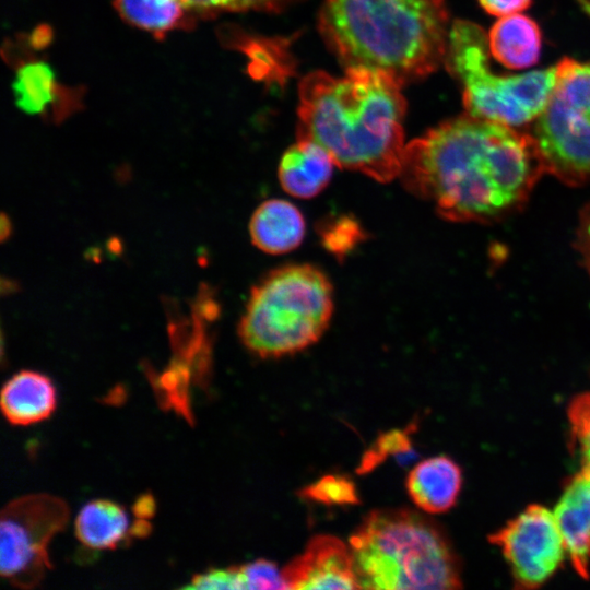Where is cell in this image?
<instances>
[{"label": "cell", "instance_id": "cell-29", "mask_svg": "<svg viewBox=\"0 0 590 590\" xmlns=\"http://www.w3.org/2000/svg\"><path fill=\"white\" fill-rule=\"evenodd\" d=\"M578 1L585 8L587 13H589V15H590V1H588V0H578Z\"/></svg>", "mask_w": 590, "mask_h": 590}, {"label": "cell", "instance_id": "cell-11", "mask_svg": "<svg viewBox=\"0 0 590 590\" xmlns=\"http://www.w3.org/2000/svg\"><path fill=\"white\" fill-rule=\"evenodd\" d=\"M554 517L569 560L578 575L590 574V469L583 468L564 486Z\"/></svg>", "mask_w": 590, "mask_h": 590}, {"label": "cell", "instance_id": "cell-25", "mask_svg": "<svg viewBox=\"0 0 590 590\" xmlns=\"http://www.w3.org/2000/svg\"><path fill=\"white\" fill-rule=\"evenodd\" d=\"M185 589H243L240 566H229L224 568H209L208 570L194 575L190 583Z\"/></svg>", "mask_w": 590, "mask_h": 590}, {"label": "cell", "instance_id": "cell-6", "mask_svg": "<svg viewBox=\"0 0 590 590\" xmlns=\"http://www.w3.org/2000/svg\"><path fill=\"white\" fill-rule=\"evenodd\" d=\"M488 39L477 24L458 20L448 36L447 64L462 85L467 114L506 126L538 118L556 80V67L518 75H499L488 66Z\"/></svg>", "mask_w": 590, "mask_h": 590}, {"label": "cell", "instance_id": "cell-26", "mask_svg": "<svg viewBox=\"0 0 590 590\" xmlns=\"http://www.w3.org/2000/svg\"><path fill=\"white\" fill-rule=\"evenodd\" d=\"M359 232V226L356 222L349 217H342L334 221L324 229L322 239L329 250L341 256L357 243Z\"/></svg>", "mask_w": 590, "mask_h": 590}, {"label": "cell", "instance_id": "cell-19", "mask_svg": "<svg viewBox=\"0 0 590 590\" xmlns=\"http://www.w3.org/2000/svg\"><path fill=\"white\" fill-rule=\"evenodd\" d=\"M16 107L28 115H40L60 99L54 69L43 60L26 61L19 66L12 82Z\"/></svg>", "mask_w": 590, "mask_h": 590}, {"label": "cell", "instance_id": "cell-10", "mask_svg": "<svg viewBox=\"0 0 590 590\" xmlns=\"http://www.w3.org/2000/svg\"><path fill=\"white\" fill-rule=\"evenodd\" d=\"M287 589H357L350 545L337 536L319 534L283 569Z\"/></svg>", "mask_w": 590, "mask_h": 590}, {"label": "cell", "instance_id": "cell-9", "mask_svg": "<svg viewBox=\"0 0 590 590\" xmlns=\"http://www.w3.org/2000/svg\"><path fill=\"white\" fill-rule=\"evenodd\" d=\"M509 565L515 586L533 589L546 582L567 554L554 512L530 505L489 535Z\"/></svg>", "mask_w": 590, "mask_h": 590}, {"label": "cell", "instance_id": "cell-13", "mask_svg": "<svg viewBox=\"0 0 590 590\" xmlns=\"http://www.w3.org/2000/svg\"><path fill=\"white\" fill-rule=\"evenodd\" d=\"M334 166V160L324 148L315 141L298 139L280 160L279 181L287 194L310 199L328 186Z\"/></svg>", "mask_w": 590, "mask_h": 590}, {"label": "cell", "instance_id": "cell-22", "mask_svg": "<svg viewBox=\"0 0 590 590\" xmlns=\"http://www.w3.org/2000/svg\"><path fill=\"white\" fill-rule=\"evenodd\" d=\"M194 16H211L221 12L269 10L283 0H181Z\"/></svg>", "mask_w": 590, "mask_h": 590}, {"label": "cell", "instance_id": "cell-12", "mask_svg": "<svg viewBox=\"0 0 590 590\" xmlns=\"http://www.w3.org/2000/svg\"><path fill=\"white\" fill-rule=\"evenodd\" d=\"M76 539L94 550H115L144 536L140 521H130L127 509L109 499L86 503L74 521Z\"/></svg>", "mask_w": 590, "mask_h": 590}, {"label": "cell", "instance_id": "cell-14", "mask_svg": "<svg viewBox=\"0 0 590 590\" xmlns=\"http://www.w3.org/2000/svg\"><path fill=\"white\" fill-rule=\"evenodd\" d=\"M405 486L410 498L421 510L441 514L457 502L462 486V471L447 456L427 458L409 472Z\"/></svg>", "mask_w": 590, "mask_h": 590}, {"label": "cell", "instance_id": "cell-28", "mask_svg": "<svg viewBox=\"0 0 590 590\" xmlns=\"http://www.w3.org/2000/svg\"><path fill=\"white\" fill-rule=\"evenodd\" d=\"M577 247L590 273V205L581 215L577 235Z\"/></svg>", "mask_w": 590, "mask_h": 590}, {"label": "cell", "instance_id": "cell-20", "mask_svg": "<svg viewBox=\"0 0 590 590\" xmlns=\"http://www.w3.org/2000/svg\"><path fill=\"white\" fill-rule=\"evenodd\" d=\"M305 499L330 506L359 503L354 482L345 475L327 474L299 491Z\"/></svg>", "mask_w": 590, "mask_h": 590}, {"label": "cell", "instance_id": "cell-24", "mask_svg": "<svg viewBox=\"0 0 590 590\" xmlns=\"http://www.w3.org/2000/svg\"><path fill=\"white\" fill-rule=\"evenodd\" d=\"M243 589H287L282 570L270 560L257 559L240 566Z\"/></svg>", "mask_w": 590, "mask_h": 590}, {"label": "cell", "instance_id": "cell-18", "mask_svg": "<svg viewBox=\"0 0 590 590\" xmlns=\"http://www.w3.org/2000/svg\"><path fill=\"white\" fill-rule=\"evenodd\" d=\"M114 7L126 22L158 39L194 22L181 0H114Z\"/></svg>", "mask_w": 590, "mask_h": 590}, {"label": "cell", "instance_id": "cell-7", "mask_svg": "<svg viewBox=\"0 0 590 590\" xmlns=\"http://www.w3.org/2000/svg\"><path fill=\"white\" fill-rule=\"evenodd\" d=\"M531 135L545 172L568 185L590 182V63L559 61Z\"/></svg>", "mask_w": 590, "mask_h": 590}, {"label": "cell", "instance_id": "cell-23", "mask_svg": "<svg viewBox=\"0 0 590 590\" xmlns=\"http://www.w3.org/2000/svg\"><path fill=\"white\" fill-rule=\"evenodd\" d=\"M410 448L411 440L406 433L402 430L387 432L380 435L374 445L364 453L358 471L368 472L388 456H396L408 451Z\"/></svg>", "mask_w": 590, "mask_h": 590}, {"label": "cell", "instance_id": "cell-4", "mask_svg": "<svg viewBox=\"0 0 590 590\" xmlns=\"http://www.w3.org/2000/svg\"><path fill=\"white\" fill-rule=\"evenodd\" d=\"M359 588L459 589V558L445 531L406 508L369 512L350 538Z\"/></svg>", "mask_w": 590, "mask_h": 590}, {"label": "cell", "instance_id": "cell-3", "mask_svg": "<svg viewBox=\"0 0 590 590\" xmlns=\"http://www.w3.org/2000/svg\"><path fill=\"white\" fill-rule=\"evenodd\" d=\"M445 0H324L320 32L347 67L384 71L401 84L435 71L447 52Z\"/></svg>", "mask_w": 590, "mask_h": 590}, {"label": "cell", "instance_id": "cell-21", "mask_svg": "<svg viewBox=\"0 0 590 590\" xmlns=\"http://www.w3.org/2000/svg\"><path fill=\"white\" fill-rule=\"evenodd\" d=\"M568 421L582 467L590 469V391L579 393L570 401Z\"/></svg>", "mask_w": 590, "mask_h": 590}, {"label": "cell", "instance_id": "cell-8", "mask_svg": "<svg viewBox=\"0 0 590 590\" xmlns=\"http://www.w3.org/2000/svg\"><path fill=\"white\" fill-rule=\"evenodd\" d=\"M67 503L31 494L8 503L0 517V573L12 586L33 589L51 569L48 545L68 524Z\"/></svg>", "mask_w": 590, "mask_h": 590}, {"label": "cell", "instance_id": "cell-15", "mask_svg": "<svg viewBox=\"0 0 590 590\" xmlns=\"http://www.w3.org/2000/svg\"><path fill=\"white\" fill-rule=\"evenodd\" d=\"M57 405L56 388L49 377L21 370L3 385L1 411L12 425L27 426L48 418Z\"/></svg>", "mask_w": 590, "mask_h": 590}, {"label": "cell", "instance_id": "cell-16", "mask_svg": "<svg viewBox=\"0 0 590 590\" xmlns=\"http://www.w3.org/2000/svg\"><path fill=\"white\" fill-rule=\"evenodd\" d=\"M306 233L302 212L292 202L270 199L261 203L249 222L252 244L263 252L281 255L296 249Z\"/></svg>", "mask_w": 590, "mask_h": 590}, {"label": "cell", "instance_id": "cell-17", "mask_svg": "<svg viewBox=\"0 0 590 590\" xmlns=\"http://www.w3.org/2000/svg\"><path fill=\"white\" fill-rule=\"evenodd\" d=\"M487 39L493 57L507 68L523 69L539 61L541 31L527 15L502 16L491 28Z\"/></svg>", "mask_w": 590, "mask_h": 590}, {"label": "cell", "instance_id": "cell-1", "mask_svg": "<svg viewBox=\"0 0 590 590\" xmlns=\"http://www.w3.org/2000/svg\"><path fill=\"white\" fill-rule=\"evenodd\" d=\"M544 172L531 134L467 114L406 144L399 177L446 220L491 222L523 205Z\"/></svg>", "mask_w": 590, "mask_h": 590}, {"label": "cell", "instance_id": "cell-2", "mask_svg": "<svg viewBox=\"0 0 590 590\" xmlns=\"http://www.w3.org/2000/svg\"><path fill=\"white\" fill-rule=\"evenodd\" d=\"M402 84L390 74L350 67L316 71L298 87V139L324 148L337 166L386 184L399 177L405 149Z\"/></svg>", "mask_w": 590, "mask_h": 590}, {"label": "cell", "instance_id": "cell-5", "mask_svg": "<svg viewBox=\"0 0 590 590\" xmlns=\"http://www.w3.org/2000/svg\"><path fill=\"white\" fill-rule=\"evenodd\" d=\"M332 314L333 290L328 276L310 264H287L252 287L238 335L256 356L279 358L315 344Z\"/></svg>", "mask_w": 590, "mask_h": 590}, {"label": "cell", "instance_id": "cell-27", "mask_svg": "<svg viewBox=\"0 0 590 590\" xmlns=\"http://www.w3.org/2000/svg\"><path fill=\"white\" fill-rule=\"evenodd\" d=\"M479 2L488 14L506 16L528 9L532 0H479Z\"/></svg>", "mask_w": 590, "mask_h": 590}]
</instances>
